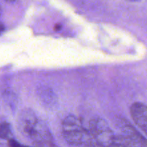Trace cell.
Wrapping results in <instances>:
<instances>
[{"mask_svg":"<svg viewBox=\"0 0 147 147\" xmlns=\"http://www.w3.org/2000/svg\"><path fill=\"white\" fill-rule=\"evenodd\" d=\"M20 126L23 134L27 136L35 146H54L53 137L47 126L42 121L38 120L33 113H23Z\"/></svg>","mask_w":147,"mask_h":147,"instance_id":"6da1fadb","label":"cell"},{"mask_svg":"<svg viewBox=\"0 0 147 147\" xmlns=\"http://www.w3.org/2000/svg\"><path fill=\"white\" fill-rule=\"evenodd\" d=\"M63 134L66 142L72 146H98L90 131L85 129L74 116H68L63 123Z\"/></svg>","mask_w":147,"mask_h":147,"instance_id":"7a4b0ae2","label":"cell"},{"mask_svg":"<svg viewBox=\"0 0 147 147\" xmlns=\"http://www.w3.org/2000/svg\"><path fill=\"white\" fill-rule=\"evenodd\" d=\"M89 131L98 146H112L115 135L104 120L92 119L89 123Z\"/></svg>","mask_w":147,"mask_h":147,"instance_id":"3957f363","label":"cell"},{"mask_svg":"<svg viewBox=\"0 0 147 147\" xmlns=\"http://www.w3.org/2000/svg\"><path fill=\"white\" fill-rule=\"evenodd\" d=\"M131 114L135 123L147 136V106L142 103H134L131 107Z\"/></svg>","mask_w":147,"mask_h":147,"instance_id":"277c9868","label":"cell"},{"mask_svg":"<svg viewBox=\"0 0 147 147\" xmlns=\"http://www.w3.org/2000/svg\"><path fill=\"white\" fill-rule=\"evenodd\" d=\"M118 126L123 133V135L129 138L133 142L135 146H147V139L144 137L139 131H137L133 126H131L130 123L120 119L118 123Z\"/></svg>","mask_w":147,"mask_h":147,"instance_id":"5b68a950","label":"cell"},{"mask_svg":"<svg viewBox=\"0 0 147 147\" xmlns=\"http://www.w3.org/2000/svg\"><path fill=\"white\" fill-rule=\"evenodd\" d=\"M11 134L10 126L7 122H2L1 124V131H0V136L1 139H8Z\"/></svg>","mask_w":147,"mask_h":147,"instance_id":"8992f818","label":"cell"},{"mask_svg":"<svg viewBox=\"0 0 147 147\" xmlns=\"http://www.w3.org/2000/svg\"><path fill=\"white\" fill-rule=\"evenodd\" d=\"M8 146H20V144L18 143L17 142H16V141H14V139H9L8 140Z\"/></svg>","mask_w":147,"mask_h":147,"instance_id":"52a82bcc","label":"cell"},{"mask_svg":"<svg viewBox=\"0 0 147 147\" xmlns=\"http://www.w3.org/2000/svg\"><path fill=\"white\" fill-rule=\"evenodd\" d=\"M61 27H62V26L60 25V24H56V25L55 26V31H58V30H60V29H61Z\"/></svg>","mask_w":147,"mask_h":147,"instance_id":"ba28073f","label":"cell"},{"mask_svg":"<svg viewBox=\"0 0 147 147\" xmlns=\"http://www.w3.org/2000/svg\"><path fill=\"white\" fill-rule=\"evenodd\" d=\"M5 1H9V2H13V1H14L15 0H5Z\"/></svg>","mask_w":147,"mask_h":147,"instance_id":"9c48e42d","label":"cell"},{"mask_svg":"<svg viewBox=\"0 0 147 147\" xmlns=\"http://www.w3.org/2000/svg\"><path fill=\"white\" fill-rule=\"evenodd\" d=\"M132 1H136V0H132Z\"/></svg>","mask_w":147,"mask_h":147,"instance_id":"30bf717a","label":"cell"}]
</instances>
